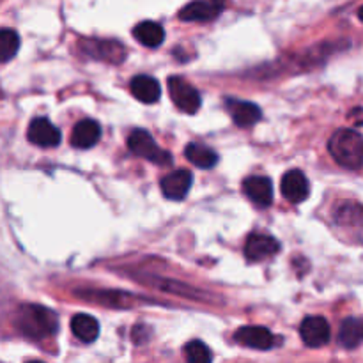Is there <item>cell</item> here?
<instances>
[{
    "mask_svg": "<svg viewBox=\"0 0 363 363\" xmlns=\"http://www.w3.org/2000/svg\"><path fill=\"white\" fill-rule=\"evenodd\" d=\"M184 155L190 163H194L199 169H213L218 163V155L211 147L204 144H188L184 149Z\"/></svg>",
    "mask_w": 363,
    "mask_h": 363,
    "instance_id": "obj_18",
    "label": "cell"
},
{
    "mask_svg": "<svg viewBox=\"0 0 363 363\" xmlns=\"http://www.w3.org/2000/svg\"><path fill=\"white\" fill-rule=\"evenodd\" d=\"M128 147H130V151L133 155L140 156V158L147 160V162L156 163L160 167L172 165V156H170V152L160 147L155 138L151 137V133L145 130L131 131V135L128 137Z\"/></svg>",
    "mask_w": 363,
    "mask_h": 363,
    "instance_id": "obj_3",
    "label": "cell"
},
{
    "mask_svg": "<svg viewBox=\"0 0 363 363\" xmlns=\"http://www.w3.org/2000/svg\"><path fill=\"white\" fill-rule=\"evenodd\" d=\"M223 11V0H194L179 11V20L183 21H213Z\"/></svg>",
    "mask_w": 363,
    "mask_h": 363,
    "instance_id": "obj_7",
    "label": "cell"
},
{
    "mask_svg": "<svg viewBox=\"0 0 363 363\" xmlns=\"http://www.w3.org/2000/svg\"><path fill=\"white\" fill-rule=\"evenodd\" d=\"M279 250L280 243L275 238L268 236V234H250L247 243H245V255L252 262H261L264 259L273 257Z\"/></svg>",
    "mask_w": 363,
    "mask_h": 363,
    "instance_id": "obj_10",
    "label": "cell"
},
{
    "mask_svg": "<svg viewBox=\"0 0 363 363\" xmlns=\"http://www.w3.org/2000/svg\"><path fill=\"white\" fill-rule=\"evenodd\" d=\"M14 326L28 339L43 340L55 335L59 330V318L55 312L41 305H23L14 315Z\"/></svg>",
    "mask_w": 363,
    "mask_h": 363,
    "instance_id": "obj_1",
    "label": "cell"
},
{
    "mask_svg": "<svg viewBox=\"0 0 363 363\" xmlns=\"http://www.w3.org/2000/svg\"><path fill=\"white\" fill-rule=\"evenodd\" d=\"M337 222L342 223V225H360L362 223V208L353 202H346V204L340 206L335 213Z\"/></svg>",
    "mask_w": 363,
    "mask_h": 363,
    "instance_id": "obj_23",
    "label": "cell"
},
{
    "mask_svg": "<svg viewBox=\"0 0 363 363\" xmlns=\"http://www.w3.org/2000/svg\"><path fill=\"white\" fill-rule=\"evenodd\" d=\"M71 330H73L74 337L80 339L82 342H94L99 335V325L92 315L89 314H78L74 315L71 321Z\"/></svg>",
    "mask_w": 363,
    "mask_h": 363,
    "instance_id": "obj_19",
    "label": "cell"
},
{
    "mask_svg": "<svg viewBox=\"0 0 363 363\" xmlns=\"http://www.w3.org/2000/svg\"><path fill=\"white\" fill-rule=\"evenodd\" d=\"M27 363H43V362H27Z\"/></svg>",
    "mask_w": 363,
    "mask_h": 363,
    "instance_id": "obj_25",
    "label": "cell"
},
{
    "mask_svg": "<svg viewBox=\"0 0 363 363\" xmlns=\"http://www.w3.org/2000/svg\"><path fill=\"white\" fill-rule=\"evenodd\" d=\"M243 191L259 208H268L273 202V184L264 176L247 177L243 183Z\"/></svg>",
    "mask_w": 363,
    "mask_h": 363,
    "instance_id": "obj_14",
    "label": "cell"
},
{
    "mask_svg": "<svg viewBox=\"0 0 363 363\" xmlns=\"http://www.w3.org/2000/svg\"><path fill=\"white\" fill-rule=\"evenodd\" d=\"M2 96H4V91H2V85H0V99H2Z\"/></svg>",
    "mask_w": 363,
    "mask_h": 363,
    "instance_id": "obj_24",
    "label": "cell"
},
{
    "mask_svg": "<svg viewBox=\"0 0 363 363\" xmlns=\"http://www.w3.org/2000/svg\"><path fill=\"white\" fill-rule=\"evenodd\" d=\"M363 339V325L360 318L344 319L339 332V340L346 350H354L362 344Z\"/></svg>",
    "mask_w": 363,
    "mask_h": 363,
    "instance_id": "obj_20",
    "label": "cell"
},
{
    "mask_svg": "<svg viewBox=\"0 0 363 363\" xmlns=\"http://www.w3.org/2000/svg\"><path fill=\"white\" fill-rule=\"evenodd\" d=\"M191 183H194V176L190 170H174L162 179V194L170 201H181L188 195Z\"/></svg>",
    "mask_w": 363,
    "mask_h": 363,
    "instance_id": "obj_11",
    "label": "cell"
},
{
    "mask_svg": "<svg viewBox=\"0 0 363 363\" xmlns=\"http://www.w3.org/2000/svg\"><path fill=\"white\" fill-rule=\"evenodd\" d=\"M131 94L142 103H156L162 96V87H160L158 80L147 74H138L131 80Z\"/></svg>",
    "mask_w": 363,
    "mask_h": 363,
    "instance_id": "obj_16",
    "label": "cell"
},
{
    "mask_svg": "<svg viewBox=\"0 0 363 363\" xmlns=\"http://www.w3.org/2000/svg\"><path fill=\"white\" fill-rule=\"evenodd\" d=\"M167 85H169V92L174 105L183 110L184 113H195L201 108V94L183 77H170Z\"/></svg>",
    "mask_w": 363,
    "mask_h": 363,
    "instance_id": "obj_4",
    "label": "cell"
},
{
    "mask_svg": "<svg viewBox=\"0 0 363 363\" xmlns=\"http://www.w3.org/2000/svg\"><path fill=\"white\" fill-rule=\"evenodd\" d=\"M234 339L238 344L250 347V350L268 351L273 346H277V337L264 326H243V328L238 330Z\"/></svg>",
    "mask_w": 363,
    "mask_h": 363,
    "instance_id": "obj_8",
    "label": "cell"
},
{
    "mask_svg": "<svg viewBox=\"0 0 363 363\" xmlns=\"http://www.w3.org/2000/svg\"><path fill=\"white\" fill-rule=\"evenodd\" d=\"M101 138V126L92 119H84L73 128L71 145L77 149H89L96 145Z\"/></svg>",
    "mask_w": 363,
    "mask_h": 363,
    "instance_id": "obj_15",
    "label": "cell"
},
{
    "mask_svg": "<svg viewBox=\"0 0 363 363\" xmlns=\"http://www.w3.org/2000/svg\"><path fill=\"white\" fill-rule=\"evenodd\" d=\"M82 50L87 53L89 57L98 60H105V62L119 64L123 62L126 57V50L121 43L112 41V39H87L82 43Z\"/></svg>",
    "mask_w": 363,
    "mask_h": 363,
    "instance_id": "obj_5",
    "label": "cell"
},
{
    "mask_svg": "<svg viewBox=\"0 0 363 363\" xmlns=\"http://www.w3.org/2000/svg\"><path fill=\"white\" fill-rule=\"evenodd\" d=\"M227 112L240 128H250L262 119V112L255 103L241 101V99H227Z\"/></svg>",
    "mask_w": 363,
    "mask_h": 363,
    "instance_id": "obj_12",
    "label": "cell"
},
{
    "mask_svg": "<svg viewBox=\"0 0 363 363\" xmlns=\"http://www.w3.org/2000/svg\"><path fill=\"white\" fill-rule=\"evenodd\" d=\"M280 190H282V195L287 201L293 202V204H300V202H303L308 197L311 186H308L307 177H305L301 170H289L282 177Z\"/></svg>",
    "mask_w": 363,
    "mask_h": 363,
    "instance_id": "obj_13",
    "label": "cell"
},
{
    "mask_svg": "<svg viewBox=\"0 0 363 363\" xmlns=\"http://www.w3.org/2000/svg\"><path fill=\"white\" fill-rule=\"evenodd\" d=\"M328 151L339 165L344 169L358 170L363 165V138L357 130L342 128L332 135L328 142Z\"/></svg>",
    "mask_w": 363,
    "mask_h": 363,
    "instance_id": "obj_2",
    "label": "cell"
},
{
    "mask_svg": "<svg viewBox=\"0 0 363 363\" xmlns=\"http://www.w3.org/2000/svg\"><path fill=\"white\" fill-rule=\"evenodd\" d=\"M20 50V35L11 28H0V62H9Z\"/></svg>",
    "mask_w": 363,
    "mask_h": 363,
    "instance_id": "obj_21",
    "label": "cell"
},
{
    "mask_svg": "<svg viewBox=\"0 0 363 363\" xmlns=\"http://www.w3.org/2000/svg\"><path fill=\"white\" fill-rule=\"evenodd\" d=\"M133 35L138 43H142L147 48H156L165 39V30L156 21H142L133 28Z\"/></svg>",
    "mask_w": 363,
    "mask_h": 363,
    "instance_id": "obj_17",
    "label": "cell"
},
{
    "mask_svg": "<svg viewBox=\"0 0 363 363\" xmlns=\"http://www.w3.org/2000/svg\"><path fill=\"white\" fill-rule=\"evenodd\" d=\"M300 335L305 346L308 347H323L330 342L332 337V330H330L328 321L319 315H311V318L303 319L300 326Z\"/></svg>",
    "mask_w": 363,
    "mask_h": 363,
    "instance_id": "obj_6",
    "label": "cell"
},
{
    "mask_svg": "<svg viewBox=\"0 0 363 363\" xmlns=\"http://www.w3.org/2000/svg\"><path fill=\"white\" fill-rule=\"evenodd\" d=\"M184 357H186V363H211L213 360L209 347L201 340L188 342L184 347Z\"/></svg>",
    "mask_w": 363,
    "mask_h": 363,
    "instance_id": "obj_22",
    "label": "cell"
},
{
    "mask_svg": "<svg viewBox=\"0 0 363 363\" xmlns=\"http://www.w3.org/2000/svg\"><path fill=\"white\" fill-rule=\"evenodd\" d=\"M27 138L34 145H39V147H55V145L60 144L62 133L46 117H38L28 126Z\"/></svg>",
    "mask_w": 363,
    "mask_h": 363,
    "instance_id": "obj_9",
    "label": "cell"
}]
</instances>
